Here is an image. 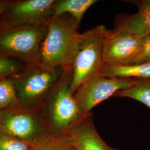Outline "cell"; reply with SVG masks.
Listing matches in <instances>:
<instances>
[{
  "label": "cell",
  "instance_id": "obj_2",
  "mask_svg": "<svg viewBox=\"0 0 150 150\" xmlns=\"http://www.w3.org/2000/svg\"><path fill=\"white\" fill-rule=\"evenodd\" d=\"M72 76V67L64 69L43 102L42 109L51 134L69 135L85 116L81 112L70 90Z\"/></svg>",
  "mask_w": 150,
  "mask_h": 150
},
{
  "label": "cell",
  "instance_id": "obj_8",
  "mask_svg": "<svg viewBox=\"0 0 150 150\" xmlns=\"http://www.w3.org/2000/svg\"><path fill=\"white\" fill-rule=\"evenodd\" d=\"M141 38L123 30H108L103 47V64L122 66L133 64L141 45Z\"/></svg>",
  "mask_w": 150,
  "mask_h": 150
},
{
  "label": "cell",
  "instance_id": "obj_12",
  "mask_svg": "<svg viewBox=\"0 0 150 150\" xmlns=\"http://www.w3.org/2000/svg\"><path fill=\"white\" fill-rule=\"evenodd\" d=\"M99 74L106 77L134 79H150V62L122 66L103 65Z\"/></svg>",
  "mask_w": 150,
  "mask_h": 150
},
{
  "label": "cell",
  "instance_id": "obj_19",
  "mask_svg": "<svg viewBox=\"0 0 150 150\" xmlns=\"http://www.w3.org/2000/svg\"><path fill=\"white\" fill-rule=\"evenodd\" d=\"M150 62V33L141 38L138 54L132 64Z\"/></svg>",
  "mask_w": 150,
  "mask_h": 150
},
{
  "label": "cell",
  "instance_id": "obj_17",
  "mask_svg": "<svg viewBox=\"0 0 150 150\" xmlns=\"http://www.w3.org/2000/svg\"><path fill=\"white\" fill-rule=\"evenodd\" d=\"M34 143L0 132V150H30Z\"/></svg>",
  "mask_w": 150,
  "mask_h": 150
},
{
  "label": "cell",
  "instance_id": "obj_1",
  "mask_svg": "<svg viewBox=\"0 0 150 150\" xmlns=\"http://www.w3.org/2000/svg\"><path fill=\"white\" fill-rule=\"evenodd\" d=\"M42 42L40 64L49 68L71 67L80 33V25L68 13L52 16Z\"/></svg>",
  "mask_w": 150,
  "mask_h": 150
},
{
  "label": "cell",
  "instance_id": "obj_18",
  "mask_svg": "<svg viewBox=\"0 0 150 150\" xmlns=\"http://www.w3.org/2000/svg\"><path fill=\"white\" fill-rule=\"evenodd\" d=\"M25 64L16 59L0 56V80L11 77Z\"/></svg>",
  "mask_w": 150,
  "mask_h": 150
},
{
  "label": "cell",
  "instance_id": "obj_20",
  "mask_svg": "<svg viewBox=\"0 0 150 150\" xmlns=\"http://www.w3.org/2000/svg\"><path fill=\"white\" fill-rule=\"evenodd\" d=\"M10 0H0V16L10 3Z\"/></svg>",
  "mask_w": 150,
  "mask_h": 150
},
{
  "label": "cell",
  "instance_id": "obj_15",
  "mask_svg": "<svg viewBox=\"0 0 150 150\" xmlns=\"http://www.w3.org/2000/svg\"><path fill=\"white\" fill-rule=\"evenodd\" d=\"M114 96L134 99L141 102L150 109V79H136L134 86L118 91Z\"/></svg>",
  "mask_w": 150,
  "mask_h": 150
},
{
  "label": "cell",
  "instance_id": "obj_14",
  "mask_svg": "<svg viewBox=\"0 0 150 150\" xmlns=\"http://www.w3.org/2000/svg\"><path fill=\"white\" fill-rule=\"evenodd\" d=\"M30 150H76L69 135L51 133L35 142Z\"/></svg>",
  "mask_w": 150,
  "mask_h": 150
},
{
  "label": "cell",
  "instance_id": "obj_10",
  "mask_svg": "<svg viewBox=\"0 0 150 150\" xmlns=\"http://www.w3.org/2000/svg\"><path fill=\"white\" fill-rule=\"evenodd\" d=\"M69 135L76 150H119L107 145L98 134L92 112L82 118Z\"/></svg>",
  "mask_w": 150,
  "mask_h": 150
},
{
  "label": "cell",
  "instance_id": "obj_4",
  "mask_svg": "<svg viewBox=\"0 0 150 150\" xmlns=\"http://www.w3.org/2000/svg\"><path fill=\"white\" fill-rule=\"evenodd\" d=\"M62 68H49L40 64H26L10 78L23 108L42 107L48 92L62 75Z\"/></svg>",
  "mask_w": 150,
  "mask_h": 150
},
{
  "label": "cell",
  "instance_id": "obj_16",
  "mask_svg": "<svg viewBox=\"0 0 150 150\" xmlns=\"http://www.w3.org/2000/svg\"><path fill=\"white\" fill-rule=\"evenodd\" d=\"M21 107L10 77L0 80V111Z\"/></svg>",
  "mask_w": 150,
  "mask_h": 150
},
{
  "label": "cell",
  "instance_id": "obj_5",
  "mask_svg": "<svg viewBox=\"0 0 150 150\" xmlns=\"http://www.w3.org/2000/svg\"><path fill=\"white\" fill-rule=\"evenodd\" d=\"M107 31L104 26L99 25L80 33L71 66L70 90L73 94L88 78L99 73L104 65L103 47Z\"/></svg>",
  "mask_w": 150,
  "mask_h": 150
},
{
  "label": "cell",
  "instance_id": "obj_13",
  "mask_svg": "<svg viewBox=\"0 0 150 150\" xmlns=\"http://www.w3.org/2000/svg\"><path fill=\"white\" fill-rule=\"evenodd\" d=\"M97 2L96 0H56L54 6V15L68 13L80 25L86 11Z\"/></svg>",
  "mask_w": 150,
  "mask_h": 150
},
{
  "label": "cell",
  "instance_id": "obj_11",
  "mask_svg": "<svg viewBox=\"0 0 150 150\" xmlns=\"http://www.w3.org/2000/svg\"><path fill=\"white\" fill-rule=\"evenodd\" d=\"M115 28L131 32L141 38L150 33V0L139 2V9L134 14L122 13L116 16Z\"/></svg>",
  "mask_w": 150,
  "mask_h": 150
},
{
  "label": "cell",
  "instance_id": "obj_3",
  "mask_svg": "<svg viewBox=\"0 0 150 150\" xmlns=\"http://www.w3.org/2000/svg\"><path fill=\"white\" fill-rule=\"evenodd\" d=\"M47 25H24L0 20V56L25 64H40Z\"/></svg>",
  "mask_w": 150,
  "mask_h": 150
},
{
  "label": "cell",
  "instance_id": "obj_9",
  "mask_svg": "<svg viewBox=\"0 0 150 150\" xmlns=\"http://www.w3.org/2000/svg\"><path fill=\"white\" fill-rule=\"evenodd\" d=\"M55 1L10 0L0 20L16 25H46L54 16Z\"/></svg>",
  "mask_w": 150,
  "mask_h": 150
},
{
  "label": "cell",
  "instance_id": "obj_6",
  "mask_svg": "<svg viewBox=\"0 0 150 150\" xmlns=\"http://www.w3.org/2000/svg\"><path fill=\"white\" fill-rule=\"evenodd\" d=\"M0 132L31 142L50 133L42 108L28 110L22 107L0 111Z\"/></svg>",
  "mask_w": 150,
  "mask_h": 150
},
{
  "label": "cell",
  "instance_id": "obj_7",
  "mask_svg": "<svg viewBox=\"0 0 150 150\" xmlns=\"http://www.w3.org/2000/svg\"><path fill=\"white\" fill-rule=\"evenodd\" d=\"M136 82V79L106 77L98 73L85 81L76 90L74 96L82 113L86 115L118 91L134 86Z\"/></svg>",
  "mask_w": 150,
  "mask_h": 150
}]
</instances>
